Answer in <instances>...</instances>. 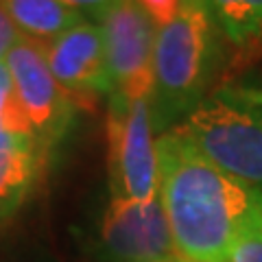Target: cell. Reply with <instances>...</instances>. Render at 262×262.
Returning <instances> with one entry per match:
<instances>
[{
	"label": "cell",
	"instance_id": "4",
	"mask_svg": "<svg viewBox=\"0 0 262 262\" xmlns=\"http://www.w3.org/2000/svg\"><path fill=\"white\" fill-rule=\"evenodd\" d=\"M3 66L33 129L35 149L39 158L46 160V155L63 140L72 125L77 112L75 98L57 83L42 46L27 37L20 35L15 39L5 55Z\"/></svg>",
	"mask_w": 262,
	"mask_h": 262
},
{
	"label": "cell",
	"instance_id": "14",
	"mask_svg": "<svg viewBox=\"0 0 262 262\" xmlns=\"http://www.w3.org/2000/svg\"><path fill=\"white\" fill-rule=\"evenodd\" d=\"M136 3L144 11L146 18L151 20L155 31L166 27L177 15L179 7H182V0H136Z\"/></svg>",
	"mask_w": 262,
	"mask_h": 262
},
{
	"label": "cell",
	"instance_id": "1",
	"mask_svg": "<svg viewBox=\"0 0 262 262\" xmlns=\"http://www.w3.org/2000/svg\"><path fill=\"white\" fill-rule=\"evenodd\" d=\"M160 201L182 262H225L229 245L262 214L258 188L223 173L170 129L158 136Z\"/></svg>",
	"mask_w": 262,
	"mask_h": 262
},
{
	"label": "cell",
	"instance_id": "15",
	"mask_svg": "<svg viewBox=\"0 0 262 262\" xmlns=\"http://www.w3.org/2000/svg\"><path fill=\"white\" fill-rule=\"evenodd\" d=\"M66 5H70L72 9H77L83 18H90L92 22H98L107 13L118 0H63Z\"/></svg>",
	"mask_w": 262,
	"mask_h": 262
},
{
	"label": "cell",
	"instance_id": "16",
	"mask_svg": "<svg viewBox=\"0 0 262 262\" xmlns=\"http://www.w3.org/2000/svg\"><path fill=\"white\" fill-rule=\"evenodd\" d=\"M20 37V33L15 31V27L11 24V20L7 18V13L0 7V63H3L7 51L13 46V42Z\"/></svg>",
	"mask_w": 262,
	"mask_h": 262
},
{
	"label": "cell",
	"instance_id": "3",
	"mask_svg": "<svg viewBox=\"0 0 262 262\" xmlns=\"http://www.w3.org/2000/svg\"><path fill=\"white\" fill-rule=\"evenodd\" d=\"M173 129L216 168L262 192V103L256 98L221 90Z\"/></svg>",
	"mask_w": 262,
	"mask_h": 262
},
{
	"label": "cell",
	"instance_id": "9",
	"mask_svg": "<svg viewBox=\"0 0 262 262\" xmlns=\"http://www.w3.org/2000/svg\"><path fill=\"white\" fill-rule=\"evenodd\" d=\"M0 7L15 31L39 46L83 20V15L63 0H0Z\"/></svg>",
	"mask_w": 262,
	"mask_h": 262
},
{
	"label": "cell",
	"instance_id": "10",
	"mask_svg": "<svg viewBox=\"0 0 262 262\" xmlns=\"http://www.w3.org/2000/svg\"><path fill=\"white\" fill-rule=\"evenodd\" d=\"M42 162L27 146H0V221L22 206Z\"/></svg>",
	"mask_w": 262,
	"mask_h": 262
},
{
	"label": "cell",
	"instance_id": "17",
	"mask_svg": "<svg viewBox=\"0 0 262 262\" xmlns=\"http://www.w3.org/2000/svg\"><path fill=\"white\" fill-rule=\"evenodd\" d=\"M155 262H182V260H155Z\"/></svg>",
	"mask_w": 262,
	"mask_h": 262
},
{
	"label": "cell",
	"instance_id": "11",
	"mask_svg": "<svg viewBox=\"0 0 262 262\" xmlns=\"http://www.w3.org/2000/svg\"><path fill=\"white\" fill-rule=\"evenodd\" d=\"M225 42L247 48L262 42V0H206Z\"/></svg>",
	"mask_w": 262,
	"mask_h": 262
},
{
	"label": "cell",
	"instance_id": "7",
	"mask_svg": "<svg viewBox=\"0 0 262 262\" xmlns=\"http://www.w3.org/2000/svg\"><path fill=\"white\" fill-rule=\"evenodd\" d=\"M98 238L112 262L179 260L160 194L149 201L112 196L103 212Z\"/></svg>",
	"mask_w": 262,
	"mask_h": 262
},
{
	"label": "cell",
	"instance_id": "5",
	"mask_svg": "<svg viewBox=\"0 0 262 262\" xmlns=\"http://www.w3.org/2000/svg\"><path fill=\"white\" fill-rule=\"evenodd\" d=\"M107 146L112 196L155 199L160 192V164L149 98L125 101L110 96Z\"/></svg>",
	"mask_w": 262,
	"mask_h": 262
},
{
	"label": "cell",
	"instance_id": "2",
	"mask_svg": "<svg viewBox=\"0 0 262 262\" xmlns=\"http://www.w3.org/2000/svg\"><path fill=\"white\" fill-rule=\"evenodd\" d=\"M223 44L206 0H182L175 18L155 31L149 96L155 134L177 127L210 96L223 63Z\"/></svg>",
	"mask_w": 262,
	"mask_h": 262
},
{
	"label": "cell",
	"instance_id": "13",
	"mask_svg": "<svg viewBox=\"0 0 262 262\" xmlns=\"http://www.w3.org/2000/svg\"><path fill=\"white\" fill-rule=\"evenodd\" d=\"M0 262H57L42 245L18 238L0 247Z\"/></svg>",
	"mask_w": 262,
	"mask_h": 262
},
{
	"label": "cell",
	"instance_id": "6",
	"mask_svg": "<svg viewBox=\"0 0 262 262\" xmlns=\"http://www.w3.org/2000/svg\"><path fill=\"white\" fill-rule=\"evenodd\" d=\"M103 33L112 94L125 101L149 98L153 90L155 27L136 0H118L96 22Z\"/></svg>",
	"mask_w": 262,
	"mask_h": 262
},
{
	"label": "cell",
	"instance_id": "8",
	"mask_svg": "<svg viewBox=\"0 0 262 262\" xmlns=\"http://www.w3.org/2000/svg\"><path fill=\"white\" fill-rule=\"evenodd\" d=\"M46 63L75 103L96 101L112 94L103 33L98 24L83 18L48 44H42Z\"/></svg>",
	"mask_w": 262,
	"mask_h": 262
},
{
	"label": "cell",
	"instance_id": "12",
	"mask_svg": "<svg viewBox=\"0 0 262 262\" xmlns=\"http://www.w3.org/2000/svg\"><path fill=\"white\" fill-rule=\"evenodd\" d=\"M225 262H262V214L238 232L227 249Z\"/></svg>",
	"mask_w": 262,
	"mask_h": 262
},
{
	"label": "cell",
	"instance_id": "18",
	"mask_svg": "<svg viewBox=\"0 0 262 262\" xmlns=\"http://www.w3.org/2000/svg\"><path fill=\"white\" fill-rule=\"evenodd\" d=\"M3 72H5V68H3V63H0V77H3Z\"/></svg>",
	"mask_w": 262,
	"mask_h": 262
}]
</instances>
